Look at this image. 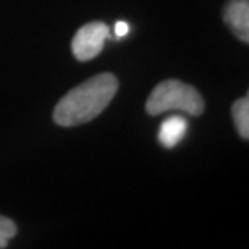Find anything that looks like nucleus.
I'll use <instances>...</instances> for the list:
<instances>
[{
	"label": "nucleus",
	"instance_id": "obj_1",
	"mask_svg": "<svg viewBox=\"0 0 249 249\" xmlns=\"http://www.w3.org/2000/svg\"><path fill=\"white\" fill-rule=\"evenodd\" d=\"M119 88L112 73H100L68 91L54 108L55 124L71 127L90 122L111 103Z\"/></svg>",
	"mask_w": 249,
	"mask_h": 249
},
{
	"label": "nucleus",
	"instance_id": "obj_2",
	"mask_svg": "<svg viewBox=\"0 0 249 249\" xmlns=\"http://www.w3.org/2000/svg\"><path fill=\"white\" fill-rule=\"evenodd\" d=\"M145 108L150 115H160L170 109H180L190 115L198 116L204 112V100L196 88L180 80L168 79L160 82L152 90Z\"/></svg>",
	"mask_w": 249,
	"mask_h": 249
},
{
	"label": "nucleus",
	"instance_id": "obj_3",
	"mask_svg": "<svg viewBox=\"0 0 249 249\" xmlns=\"http://www.w3.org/2000/svg\"><path fill=\"white\" fill-rule=\"evenodd\" d=\"M111 37L109 27L104 22H90L80 28L72 40V53L79 61H89L101 53L106 39Z\"/></svg>",
	"mask_w": 249,
	"mask_h": 249
},
{
	"label": "nucleus",
	"instance_id": "obj_4",
	"mask_svg": "<svg viewBox=\"0 0 249 249\" xmlns=\"http://www.w3.org/2000/svg\"><path fill=\"white\" fill-rule=\"evenodd\" d=\"M224 21L240 40L249 42V1L229 0L224 7Z\"/></svg>",
	"mask_w": 249,
	"mask_h": 249
},
{
	"label": "nucleus",
	"instance_id": "obj_5",
	"mask_svg": "<svg viewBox=\"0 0 249 249\" xmlns=\"http://www.w3.org/2000/svg\"><path fill=\"white\" fill-rule=\"evenodd\" d=\"M188 124L187 121L181 116H170L163 121L160 127L158 139L160 142L166 148H173L186 136Z\"/></svg>",
	"mask_w": 249,
	"mask_h": 249
},
{
	"label": "nucleus",
	"instance_id": "obj_6",
	"mask_svg": "<svg viewBox=\"0 0 249 249\" xmlns=\"http://www.w3.org/2000/svg\"><path fill=\"white\" fill-rule=\"evenodd\" d=\"M235 127L242 139L249 137V97L240 98L234 103L231 108Z\"/></svg>",
	"mask_w": 249,
	"mask_h": 249
},
{
	"label": "nucleus",
	"instance_id": "obj_7",
	"mask_svg": "<svg viewBox=\"0 0 249 249\" xmlns=\"http://www.w3.org/2000/svg\"><path fill=\"white\" fill-rule=\"evenodd\" d=\"M16 234L17 226L14 224V222L9 217L0 216V248H6L9 245V241L14 238Z\"/></svg>",
	"mask_w": 249,
	"mask_h": 249
},
{
	"label": "nucleus",
	"instance_id": "obj_8",
	"mask_svg": "<svg viewBox=\"0 0 249 249\" xmlns=\"http://www.w3.org/2000/svg\"><path fill=\"white\" fill-rule=\"evenodd\" d=\"M130 27L126 21H118L115 24V39H121L129 34Z\"/></svg>",
	"mask_w": 249,
	"mask_h": 249
}]
</instances>
